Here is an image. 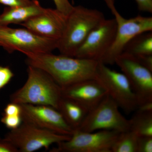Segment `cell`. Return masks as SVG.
<instances>
[{
    "mask_svg": "<svg viewBox=\"0 0 152 152\" xmlns=\"http://www.w3.org/2000/svg\"><path fill=\"white\" fill-rule=\"evenodd\" d=\"M28 65L42 69L60 87L66 88L90 79H95L99 61L50 53L24 54Z\"/></svg>",
    "mask_w": 152,
    "mask_h": 152,
    "instance_id": "1",
    "label": "cell"
},
{
    "mask_svg": "<svg viewBox=\"0 0 152 152\" xmlns=\"http://www.w3.org/2000/svg\"><path fill=\"white\" fill-rule=\"evenodd\" d=\"M24 85L10 96L11 102L50 106L57 110L62 98V88L42 69L28 65Z\"/></svg>",
    "mask_w": 152,
    "mask_h": 152,
    "instance_id": "2",
    "label": "cell"
},
{
    "mask_svg": "<svg viewBox=\"0 0 152 152\" xmlns=\"http://www.w3.org/2000/svg\"><path fill=\"white\" fill-rule=\"evenodd\" d=\"M105 19L103 13L98 10L81 5L74 7L68 15L57 49L61 54L74 57L90 33Z\"/></svg>",
    "mask_w": 152,
    "mask_h": 152,
    "instance_id": "3",
    "label": "cell"
},
{
    "mask_svg": "<svg viewBox=\"0 0 152 152\" xmlns=\"http://www.w3.org/2000/svg\"><path fill=\"white\" fill-rule=\"evenodd\" d=\"M114 16L117 24L116 33L113 45L100 61L107 65L115 64L116 58L124 51L125 47L139 34L152 31V18L138 15L127 19L118 12L114 0H104Z\"/></svg>",
    "mask_w": 152,
    "mask_h": 152,
    "instance_id": "4",
    "label": "cell"
},
{
    "mask_svg": "<svg viewBox=\"0 0 152 152\" xmlns=\"http://www.w3.org/2000/svg\"><path fill=\"white\" fill-rule=\"evenodd\" d=\"M58 40L38 35L26 28H14L0 25V47L10 53H52L56 49Z\"/></svg>",
    "mask_w": 152,
    "mask_h": 152,
    "instance_id": "5",
    "label": "cell"
},
{
    "mask_svg": "<svg viewBox=\"0 0 152 152\" xmlns=\"http://www.w3.org/2000/svg\"><path fill=\"white\" fill-rule=\"evenodd\" d=\"M119 107L107 95L89 111L78 129L83 132L114 131L122 132L129 130L130 121L120 113Z\"/></svg>",
    "mask_w": 152,
    "mask_h": 152,
    "instance_id": "6",
    "label": "cell"
},
{
    "mask_svg": "<svg viewBox=\"0 0 152 152\" xmlns=\"http://www.w3.org/2000/svg\"><path fill=\"white\" fill-rule=\"evenodd\" d=\"M70 137L23 122L18 127L11 130L4 140L18 152H33L42 148L48 149L53 144L68 140Z\"/></svg>",
    "mask_w": 152,
    "mask_h": 152,
    "instance_id": "7",
    "label": "cell"
},
{
    "mask_svg": "<svg viewBox=\"0 0 152 152\" xmlns=\"http://www.w3.org/2000/svg\"><path fill=\"white\" fill-rule=\"evenodd\" d=\"M100 83L108 95L127 114L137 110V99L130 83L123 73L111 69L99 61L95 78Z\"/></svg>",
    "mask_w": 152,
    "mask_h": 152,
    "instance_id": "8",
    "label": "cell"
},
{
    "mask_svg": "<svg viewBox=\"0 0 152 152\" xmlns=\"http://www.w3.org/2000/svg\"><path fill=\"white\" fill-rule=\"evenodd\" d=\"M114 131L96 132L74 131L70 138L57 144L51 152H112L114 142L119 135Z\"/></svg>",
    "mask_w": 152,
    "mask_h": 152,
    "instance_id": "9",
    "label": "cell"
},
{
    "mask_svg": "<svg viewBox=\"0 0 152 152\" xmlns=\"http://www.w3.org/2000/svg\"><path fill=\"white\" fill-rule=\"evenodd\" d=\"M116 29L115 19H105L90 33L74 57L100 61L113 43Z\"/></svg>",
    "mask_w": 152,
    "mask_h": 152,
    "instance_id": "10",
    "label": "cell"
},
{
    "mask_svg": "<svg viewBox=\"0 0 152 152\" xmlns=\"http://www.w3.org/2000/svg\"><path fill=\"white\" fill-rule=\"evenodd\" d=\"M115 64L129 80L137 96L138 106L152 101L151 71L134 57L124 53L116 58Z\"/></svg>",
    "mask_w": 152,
    "mask_h": 152,
    "instance_id": "11",
    "label": "cell"
},
{
    "mask_svg": "<svg viewBox=\"0 0 152 152\" xmlns=\"http://www.w3.org/2000/svg\"><path fill=\"white\" fill-rule=\"evenodd\" d=\"M20 105L23 122L64 135L71 136L75 130L55 108L30 104Z\"/></svg>",
    "mask_w": 152,
    "mask_h": 152,
    "instance_id": "12",
    "label": "cell"
},
{
    "mask_svg": "<svg viewBox=\"0 0 152 152\" xmlns=\"http://www.w3.org/2000/svg\"><path fill=\"white\" fill-rule=\"evenodd\" d=\"M67 16L57 9L45 8L20 25L38 35L58 40L65 28Z\"/></svg>",
    "mask_w": 152,
    "mask_h": 152,
    "instance_id": "13",
    "label": "cell"
},
{
    "mask_svg": "<svg viewBox=\"0 0 152 152\" xmlns=\"http://www.w3.org/2000/svg\"><path fill=\"white\" fill-rule=\"evenodd\" d=\"M104 87L96 79H90L62 88V97L81 104L89 111L107 95Z\"/></svg>",
    "mask_w": 152,
    "mask_h": 152,
    "instance_id": "14",
    "label": "cell"
},
{
    "mask_svg": "<svg viewBox=\"0 0 152 152\" xmlns=\"http://www.w3.org/2000/svg\"><path fill=\"white\" fill-rule=\"evenodd\" d=\"M45 9L38 0H32L26 5L7 7L0 15V25L8 26L10 24H21L43 12Z\"/></svg>",
    "mask_w": 152,
    "mask_h": 152,
    "instance_id": "15",
    "label": "cell"
},
{
    "mask_svg": "<svg viewBox=\"0 0 152 152\" xmlns=\"http://www.w3.org/2000/svg\"><path fill=\"white\" fill-rule=\"evenodd\" d=\"M58 110L74 130L78 129L89 111L77 102L63 97L60 101Z\"/></svg>",
    "mask_w": 152,
    "mask_h": 152,
    "instance_id": "16",
    "label": "cell"
},
{
    "mask_svg": "<svg viewBox=\"0 0 152 152\" xmlns=\"http://www.w3.org/2000/svg\"><path fill=\"white\" fill-rule=\"evenodd\" d=\"M123 53L136 58L152 56V31L142 33L133 38L125 47Z\"/></svg>",
    "mask_w": 152,
    "mask_h": 152,
    "instance_id": "17",
    "label": "cell"
},
{
    "mask_svg": "<svg viewBox=\"0 0 152 152\" xmlns=\"http://www.w3.org/2000/svg\"><path fill=\"white\" fill-rule=\"evenodd\" d=\"M129 130L138 137H152V112L137 111L130 120Z\"/></svg>",
    "mask_w": 152,
    "mask_h": 152,
    "instance_id": "18",
    "label": "cell"
},
{
    "mask_svg": "<svg viewBox=\"0 0 152 152\" xmlns=\"http://www.w3.org/2000/svg\"><path fill=\"white\" fill-rule=\"evenodd\" d=\"M138 139V137L130 130L120 133L112 152H137Z\"/></svg>",
    "mask_w": 152,
    "mask_h": 152,
    "instance_id": "19",
    "label": "cell"
},
{
    "mask_svg": "<svg viewBox=\"0 0 152 152\" xmlns=\"http://www.w3.org/2000/svg\"><path fill=\"white\" fill-rule=\"evenodd\" d=\"M1 121L7 128L11 130L15 129L23 123L21 115H4Z\"/></svg>",
    "mask_w": 152,
    "mask_h": 152,
    "instance_id": "20",
    "label": "cell"
},
{
    "mask_svg": "<svg viewBox=\"0 0 152 152\" xmlns=\"http://www.w3.org/2000/svg\"><path fill=\"white\" fill-rule=\"evenodd\" d=\"M14 76L13 72L9 67L0 66V89L7 84Z\"/></svg>",
    "mask_w": 152,
    "mask_h": 152,
    "instance_id": "21",
    "label": "cell"
},
{
    "mask_svg": "<svg viewBox=\"0 0 152 152\" xmlns=\"http://www.w3.org/2000/svg\"><path fill=\"white\" fill-rule=\"evenodd\" d=\"M152 152V137H138L137 152Z\"/></svg>",
    "mask_w": 152,
    "mask_h": 152,
    "instance_id": "22",
    "label": "cell"
},
{
    "mask_svg": "<svg viewBox=\"0 0 152 152\" xmlns=\"http://www.w3.org/2000/svg\"><path fill=\"white\" fill-rule=\"evenodd\" d=\"M53 1L56 9L61 12L68 16L74 7L70 3L69 0H53Z\"/></svg>",
    "mask_w": 152,
    "mask_h": 152,
    "instance_id": "23",
    "label": "cell"
},
{
    "mask_svg": "<svg viewBox=\"0 0 152 152\" xmlns=\"http://www.w3.org/2000/svg\"><path fill=\"white\" fill-rule=\"evenodd\" d=\"M4 115H21L20 105L11 102L8 104L4 109Z\"/></svg>",
    "mask_w": 152,
    "mask_h": 152,
    "instance_id": "24",
    "label": "cell"
},
{
    "mask_svg": "<svg viewBox=\"0 0 152 152\" xmlns=\"http://www.w3.org/2000/svg\"><path fill=\"white\" fill-rule=\"evenodd\" d=\"M32 0H0V4L7 7H20L26 5L31 2Z\"/></svg>",
    "mask_w": 152,
    "mask_h": 152,
    "instance_id": "25",
    "label": "cell"
},
{
    "mask_svg": "<svg viewBox=\"0 0 152 152\" xmlns=\"http://www.w3.org/2000/svg\"><path fill=\"white\" fill-rule=\"evenodd\" d=\"M140 11L152 12V0H135Z\"/></svg>",
    "mask_w": 152,
    "mask_h": 152,
    "instance_id": "26",
    "label": "cell"
},
{
    "mask_svg": "<svg viewBox=\"0 0 152 152\" xmlns=\"http://www.w3.org/2000/svg\"><path fill=\"white\" fill-rule=\"evenodd\" d=\"M135 58L142 65L152 72V56H146Z\"/></svg>",
    "mask_w": 152,
    "mask_h": 152,
    "instance_id": "27",
    "label": "cell"
},
{
    "mask_svg": "<svg viewBox=\"0 0 152 152\" xmlns=\"http://www.w3.org/2000/svg\"><path fill=\"white\" fill-rule=\"evenodd\" d=\"M136 110L137 111L143 113L152 112V101H149L139 105Z\"/></svg>",
    "mask_w": 152,
    "mask_h": 152,
    "instance_id": "28",
    "label": "cell"
}]
</instances>
